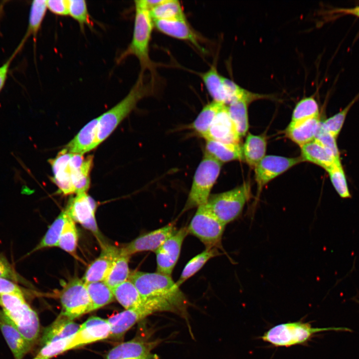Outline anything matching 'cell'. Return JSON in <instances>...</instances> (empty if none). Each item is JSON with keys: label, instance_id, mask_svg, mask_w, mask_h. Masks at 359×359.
<instances>
[{"label": "cell", "instance_id": "obj_52", "mask_svg": "<svg viewBox=\"0 0 359 359\" xmlns=\"http://www.w3.org/2000/svg\"><path fill=\"white\" fill-rule=\"evenodd\" d=\"M355 301H356V302H357L359 304V300H358L356 299Z\"/></svg>", "mask_w": 359, "mask_h": 359}, {"label": "cell", "instance_id": "obj_23", "mask_svg": "<svg viewBox=\"0 0 359 359\" xmlns=\"http://www.w3.org/2000/svg\"><path fill=\"white\" fill-rule=\"evenodd\" d=\"M80 325L73 320L60 314L56 320L43 332L41 344L67 338L73 336L78 330Z\"/></svg>", "mask_w": 359, "mask_h": 359}, {"label": "cell", "instance_id": "obj_20", "mask_svg": "<svg viewBox=\"0 0 359 359\" xmlns=\"http://www.w3.org/2000/svg\"><path fill=\"white\" fill-rule=\"evenodd\" d=\"M72 155L64 148L58 153L54 159L48 160L54 176L52 180L57 186L60 191L65 195L75 193L69 166V161Z\"/></svg>", "mask_w": 359, "mask_h": 359}, {"label": "cell", "instance_id": "obj_15", "mask_svg": "<svg viewBox=\"0 0 359 359\" xmlns=\"http://www.w3.org/2000/svg\"><path fill=\"white\" fill-rule=\"evenodd\" d=\"M110 326L107 319L92 316L80 325L73 336L67 351L109 337Z\"/></svg>", "mask_w": 359, "mask_h": 359}, {"label": "cell", "instance_id": "obj_46", "mask_svg": "<svg viewBox=\"0 0 359 359\" xmlns=\"http://www.w3.org/2000/svg\"><path fill=\"white\" fill-rule=\"evenodd\" d=\"M46 6L47 9L57 15H69V0H48Z\"/></svg>", "mask_w": 359, "mask_h": 359}, {"label": "cell", "instance_id": "obj_9", "mask_svg": "<svg viewBox=\"0 0 359 359\" xmlns=\"http://www.w3.org/2000/svg\"><path fill=\"white\" fill-rule=\"evenodd\" d=\"M61 314L72 320L92 312L91 304L85 283L75 277L63 288L60 294Z\"/></svg>", "mask_w": 359, "mask_h": 359}, {"label": "cell", "instance_id": "obj_22", "mask_svg": "<svg viewBox=\"0 0 359 359\" xmlns=\"http://www.w3.org/2000/svg\"><path fill=\"white\" fill-rule=\"evenodd\" d=\"M99 117L87 123L65 146L70 153L83 155L96 148Z\"/></svg>", "mask_w": 359, "mask_h": 359}, {"label": "cell", "instance_id": "obj_33", "mask_svg": "<svg viewBox=\"0 0 359 359\" xmlns=\"http://www.w3.org/2000/svg\"><path fill=\"white\" fill-rule=\"evenodd\" d=\"M223 105L214 101L206 104L192 123L191 128L203 138L217 113Z\"/></svg>", "mask_w": 359, "mask_h": 359}, {"label": "cell", "instance_id": "obj_26", "mask_svg": "<svg viewBox=\"0 0 359 359\" xmlns=\"http://www.w3.org/2000/svg\"><path fill=\"white\" fill-rule=\"evenodd\" d=\"M320 121L319 117L308 119L294 125H288L286 135L300 147L314 140Z\"/></svg>", "mask_w": 359, "mask_h": 359}, {"label": "cell", "instance_id": "obj_16", "mask_svg": "<svg viewBox=\"0 0 359 359\" xmlns=\"http://www.w3.org/2000/svg\"><path fill=\"white\" fill-rule=\"evenodd\" d=\"M160 339L150 341L136 337L121 343L109 351L105 359H131L150 357L156 355L151 351L160 343Z\"/></svg>", "mask_w": 359, "mask_h": 359}, {"label": "cell", "instance_id": "obj_5", "mask_svg": "<svg viewBox=\"0 0 359 359\" xmlns=\"http://www.w3.org/2000/svg\"><path fill=\"white\" fill-rule=\"evenodd\" d=\"M330 331L351 332L345 327L313 328L309 323L297 321L276 325L260 338L276 347H290L306 344L315 334Z\"/></svg>", "mask_w": 359, "mask_h": 359}, {"label": "cell", "instance_id": "obj_27", "mask_svg": "<svg viewBox=\"0 0 359 359\" xmlns=\"http://www.w3.org/2000/svg\"><path fill=\"white\" fill-rule=\"evenodd\" d=\"M267 142L263 135L249 133L242 147L244 160L251 168H254L265 156Z\"/></svg>", "mask_w": 359, "mask_h": 359}, {"label": "cell", "instance_id": "obj_34", "mask_svg": "<svg viewBox=\"0 0 359 359\" xmlns=\"http://www.w3.org/2000/svg\"><path fill=\"white\" fill-rule=\"evenodd\" d=\"M249 103L244 99H238L227 106L229 116L240 138L244 136L248 130V105Z\"/></svg>", "mask_w": 359, "mask_h": 359}, {"label": "cell", "instance_id": "obj_8", "mask_svg": "<svg viewBox=\"0 0 359 359\" xmlns=\"http://www.w3.org/2000/svg\"><path fill=\"white\" fill-rule=\"evenodd\" d=\"M225 226L205 204L197 207L187 229L188 233L198 238L206 248H218L221 247Z\"/></svg>", "mask_w": 359, "mask_h": 359}, {"label": "cell", "instance_id": "obj_13", "mask_svg": "<svg viewBox=\"0 0 359 359\" xmlns=\"http://www.w3.org/2000/svg\"><path fill=\"white\" fill-rule=\"evenodd\" d=\"M155 312L153 307L145 301L140 307L125 310L110 317L107 319L111 329L109 338L116 340L122 339L136 323Z\"/></svg>", "mask_w": 359, "mask_h": 359}, {"label": "cell", "instance_id": "obj_35", "mask_svg": "<svg viewBox=\"0 0 359 359\" xmlns=\"http://www.w3.org/2000/svg\"><path fill=\"white\" fill-rule=\"evenodd\" d=\"M220 253L217 248H205L201 253L191 259L184 267L176 283L180 286L186 280L196 273L211 258Z\"/></svg>", "mask_w": 359, "mask_h": 359}, {"label": "cell", "instance_id": "obj_18", "mask_svg": "<svg viewBox=\"0 0 359 359\" xmlns=\"http://www.w3.org/2000/svg\"><path fill=\"white\" fill-rule=\"evenodd\" d=\"M101 251L86 269L82 280L85 283L105 280L115 259L119 254L121 248L100 242Z\"/></svg>", "mask_w": 359, "mask_h": 359}, {"label": "cell", "instance_id": "obj_40", "mask_svg": "<svg viewBox=\"0 0 359 359\" xmlns=\"http://www.w3.org/2000/svg\"><path fill=\"white\" fill-rule=\"evenodd\" d=\"M331 181L340 196L343 198L351 197L346 176L341 162H338L326 170Z\"/></svg>", "mask_w": 359, "mask_h": 359}, {"label": "cell", "instance_id": "obj_39", "mask_svg": "<svg viewBox=\"0 0 359 359\" xmlns=\"http://www.w3.org/2000/svg\"><path fill=\"white\" fill-rule=\"evenodd\" d=\"M78 240L75 222L67 214L57 247L76 257Z\"/></svg>", "mask_w": 359, "mask_h": 359}, {"label": "cell", "instance_id": "obj_25", "mask_svg": "<svg viewBox=\"0 0 359 359\" xmlns=\"http://www.w3.org/2000/svg\"><path fill=\"white\" fill-rule=\"evenodd\" d=\"M204 153L221 163L235 160H244L242 147L239 144H228L207 140Z\"/></svg>", "mask_w": 359, "mask_h": 359}, {"label": "cell", "instance_id": "obj_41", "mask_svg": "<svg viewBox=\"0 0 359 359\" xmlns=\"http://www.w3.org/2000/svg\"><path fill=\"white\" fill-rule=\"evenodd\" d=\"M69 15L79 24L83 31L85 26L92 27V23L86 1L84 0H69Z\"/></svg>", "mask_w": 359, "mask_h": 359}, {"label": "cell", "instance_id": "obj_32", "mask_svg": "<svg viewBox=\"0 0 359 359\" xmlns=\"http://www.w3.org/2000/svg\"><path fill=\"white\" fill-rule=\"evenodd\" d=\"M46 0H35L31 4L28 26L25 34L20 43L23 45L29 37L32 36L35 39L47 11Z\"/></svg>", "mask_w": 359, "mask_h": 359}, {"label": "cell", "instance_id": "obj_37", "mask_svg": "<svg viewBox=\"0 0 359 359\" xmlns=\"http://www.w3.org/2000/svg\"><path fill=\"white\" fill-rule=\"evenodd\" d=\"M149 13L153 20L186 18L180 1L177 0H163Z\"/></svg>", "mask_w": 359, "mask_h": 359}, {"label": "cell", "instance_id": "obj_10", "mask_svg": "<svg viewBox=\"0 0 359 359\" xmlns=\"http://www.w3.org/2000/svg\"><path fill=\"white\" fill-rule=\"evenodd\" d=\"M96 204L86 192L76 194L70 198L65 209L69 216L75 222L92 232L101 241L95 218Z\"/></svg>", "mask_w": 359, "mask_h": 359}, {"label": "cell", "instance_id": "obj_42", "mask_svg": "<svg viewBox=\"0 0 359 359\" xmlns=\"http://www.w3.org/2000/svg\"><path fill=\"white\" fill-rule=\"evenodd\" d=\"M357 95L344 109L326 119L321 122L322 128L327 132L336 138L339 135L344 123L347 115L355 102L358 99Z\"/></svg>", "mask_w": 359, "mask_h": 359}, {"label": "cell", "instance_id": "obj_19", "mask_svg": "<svg viewBox=\"0 0 359 359\" xmlns=\"http://www.w3.org/2000/svg\"><path fill=\"white\" fill-rule=\"evenodd\" d=\"M154 26L160 32L169 36L185 40L203 50L200 38L188 24L186 18L171 20H153Z\"/></svg>", "mask_w": 359, "mask_h": 359}, {"label": "cell", "instance_id": "obj_50", "mask_svg": "<svg viewBox=\"0 0 359 359\" xmlns=\"http://www.w3.org/2000/svg\"><path fill=\"white\" fill-rule=\"evenodd\" d=\"M158 356L156 355L154 356L150 357H146V358H139V359H158Z\"/></svg>", "mask_w": 359, "mask_h": 359}, {"label": "cell", "instance_id": "obj_3", "mask_svg": "<svg viewBox=\"0 0 359 359\" xmlns=\"http://www.w3.org/2000/svg\"><path fill=\"white\" fill-rule=\"evenodd\" d=\"M153 21L149 11L135 6V15L132 40L127 48L119 56L120 63L129 56H134L139 60L141 71H150L152 79L155 80V64L150 59L149 45L151 39Z\"/></svg>", "mask_w": 359, "mask_h": 359}, {"label": "cell", "instance_id": "obj_36", "mask_svg": "<svg viewBox=\"0 0 359 359\" xmlns=\"http://www.w3.org/2000/svg\"><path fill=\"white\" fill-rule=\"evenodd\" d=\"M67 216V214L64 209L56 218L39 243L29 254L43 248L57 247Z\"/></svg>", "mask_w": 359, "mask_h": 359}, {"label": "cell", "instance_id": "obj_24", "mask_svg": "<svg viewBox=\"0 0 359 359\" xmlns=\"http://www.w3.org/2000/svg\"><path fill=\"white\" fill-rule=\"evenodd\" d=\"M301 158L303 161L315 164L326 170L340 162L330 150L315 140L301 147Z\"/></svg>", "mask_w": 359, "mask_h": 359}, {"label": "cell", "instance_id": "obj_21", "mask_svg": "<svg viewBox=\"0 0 359 359\" xmlns=\"http://www.w3.org/2000/svg\"><path fill=\"white\" fill-rule=\"evenodd\" d=\"M0 330L14 359H23L32 347L26 341L2 310H0Z\"/></svg>", "mask_w": 359, "mask_h": 359}, {"label": "cell", "instance_id": "obj_31", "mask_svg": "<svg viewBox=\"0 0 359 359\" xmlns=\"http://www.w3.org/2000/svg\"><path fill=\"white\" fill-rule=\"evenodd\" d=\"M91 304L92 312L114 300L112 289L103 281L85 284Z\"/></svg>", "mask_w": 359, "mask_h": 359}, {"label": "cell", "instance_id": "obj_43", "mask_svg": "<svg viewBox=\"0 0 359 359\" xmlns=\"http://www.w3.org/2000/svg\"><path fill=\"white\" fill-rule=\"evenodd\" d=\"M73 336L42 346L38 355L46 359H50L53 357L67 351Z\"/></svg>", "mask_w": 359, "mask_h": 359}, {"label": "cell", "instance_id": "obj_49", "mask_svg": "<svg viewBox=\"0 0 359 359\" xmlns=\"http://www.w3.org/2000/svg\"><path fill=\"white\" fill-rule=\"evenodd\" d=\"M339 12L359 17V6L352 8L340 9L339 10Z\"/></svg>", "mask_w": 359, "mask_h": 359}, {"label": "cell", "instance_id": "obj_51", "mask_svg": "<svg viewBox=\"0 0 359 359\" xmlns=\"http://www.w3.org/2000/svg\"><path fill=\"white\" fill-rule=\"evenodd\" d=\"M33 359H46L45 358H43L37 354V356L35 358H34Z\"/></svg>", "mask_w": 359, "mask_h": 359}, {"label": "cell", "instance_id": "obj_14", "mask_svg": "<svg viewBox=\"0 0 359 359\" xmlns=\"http://www.w3.org/2000/svg\"><path fill=\"white\" fill-rule=\"evenodd\" d=\"M175 223L141 235L121 248L122 251L131 256L143 251L155 252L169 238L178 230Z\"/></svg>", "mask_w": 359, "mask_h": 359}, {"label": "cell", "instance_id": "obj_45", "mask_svg": "<svg viewBox=\"0 0 359 359\" xmlns=\"http://www.w3.org/2000/svg\"><path fill=\"white\" fill-rule=\"evenodd\" d=\"M0 277L10 280L15 283H24V279L14 270L6 258L0 253Z\"/></svg>", "mask_w": 359, "mask_h": 359}, {"label": "cell", "instance_id": "obj_11", "mask_svg": "<svg viewBox=\"0 0 359 359\" xmlns=\"http://www.w3.org/2000/svg\"><path fill=\"white\" fill-rule=\"evenodd\" d=\"M303 161L301 157L287 158L274 155L265 156L255 167L258 194L270 181Z\"/></svg>", "mask_w": 359, "mask_h": 359}, {"label": "cell", "instance_id": "obj_4", "mask_svg": "<svg viewBox=\"0 0 359 359\" xmlns=\"http://www.w3.org/2000/svg\"><path fill=\"white\" fill-rule=\"evenodd\" d=\"M0 306L7 317L32 347L39 336L40 323L37 313L26 302L23 294L0 295Z\"/></svg>", "mask_w": 359, "mask_h": 359}, {"label": "cell", "instance_id": "obj_28", "mask_svg": "<svg viewBox=\"0 0 359 359\" xmlns=\"http://www.w3.org/2000/svg\"><path fill=\"white\" fill-rule=\"evenodd\" d=\"M115 299L125 310L136 309L144 304V300L134 284L129 279L112 289Z\"/></svg>", "mask_w": 359, "mask_h": 359}, {"label": "cell", "instance_id": "obj_7", "mask_svg": "<svg viewBox=\"0 0 359 359\" xmlns=\"http://www.w3.org/2000/svg\"><path fill=\"white\" fill-rule=\"evenodd\" d=\"M250 196V186L244 183L230 190L210 195L207 205L214 215L226 225L237 219Z\"/></svg>", "mask_w": 359, "mask_h": 359}, {"label": "cell", "instance_id": "obj_12", "mask_svg": "<svg viewBox=\"0 0 359 359\" xmlns=\"http://www.w3.org/2000/svg\"><path fill=\"white\" fill-rule=\"evenodd\" d=\"M188 233L187 227L181 228L155 252L156 272L171 276L180 257L182 243Z\"/></svg>", "mask_w": 359, "mask_h": 359}, {"label": "cell", "instance_id": "obj_29", "mask_svg": "<svg viewBox=\"0 0 359 359\" xmlns=\"http://www.w3.org/2000/svg\"><path fill=\"white\" fill-rule=\"evenodd\" d=\"M213 101L227 104V98L222 80L223 76L218 72L216 66H211L206 71L199 73Z\"/></svg>", "mask_w": 359, "mask_h": 359}, {"label": "cell", "instance_id": "obj_47", "mask_svg": "<svg viewBox=\"0 0 359 359\" xmlns=\"http://www.w3.org/2000/svg\"><path fill=\"white\" fill-rule=\"evenodd\" d=\"M8 294H23L21 289L15 282L0 277V296Z\"/></svg>", "mask_w": 359, "mask_h": 359}, {"label": "cell", "instance_id": "obj_44", "mask_svg": "<svg viewBox=\"0 0 359 359\" xmlns=\"http://www.w3.org/2000/svg\"><path fill=\"white\" fill-rule=\"evenodd\" d=\"M314 140L317 141L324 147L330 150L335 157L340 160V153L337 145L336 138L322 128L321 125V122L317 129Z\"/></svg>", "mask_w": 359, "mask_h": 359}, {"label": "cell", "instance_id": "obj_2", "mask_svg": "<svg viewBox=\"0 0 359 359\" xmlns=\"http://www.w3.org/2000/svg\"><path fill=\"white\" fill-rule=\"evenodd\" d=\"M154 82L151 79L149 82L145 83L144 73L140 72L128 94L115 106L98 117L96 147L112 134L141 100L152 94Z\"/></svg>", "mask_w": 359, "mask_h": 359}, {"label": "cell", "instance_id": "obj_1", "mask_svg": "<svg viewBox=\"0 0 359 359\" xmlns=\"http://www.w3.org/2000/svg\"><path fill=\"white\" fill-rule=\"evenodd\" d=\"M138 289L144 300L159 304L164 312H171L184 317L187 315L188 302L171 276L157 272L136 271L129 279Z\"/></svg>", "mask_w": 359, "mask_h": 359}, {"label": "cell", "instance_id": "obj_30", "mask_svg": "<svg viewBox=\"0 0 359 359\" xmlns=\"http://www.w3.org/2000/svg\"><path fill=\"white\" fill-rule=\"evenodd\" d=\"M131 256L124 253L121 248L105 280L112 289L128 280L131 272L129 263Z\"/></svg>", "mask_w": 359, "mask_h": 359}, {"label": "cell", "instance_id": "obj_48", "mask_svg": "<svg viewBox=\"0 0 359 359\" xmlns=\"http://www.w3.org/2000/svg\"><path fill=\"white\" fill-rule=\"evenodd\" d=\"M21 47L22 46L19 45L11 56L0 66V92L4 85L10 63Z\"/></svg>", "mask_w": 359, "mask_h": 359}, {"label": "cell", "instance_id": "obj_17", "mask_svg": "<svg viewBox=\"0 0 359 359\" xmlns=\"http://www.w3.org/2000/svg\"><path fill=\"white\" fill-rule=\"evenodd\" d=\"M203 138L206 141L239 144L241 138L229 116L226 105H223L217 113Z\"/></svg>", "mask_w": 359, "mask_h": 359}, {"label": "cell", "instance_id": "obj_6", "mask_svg": "<svg viewBox=\"0 0 359 359\" xmlns=\"http://www.w3.org/2000/svg\"><path fill=\"white\" fill-rule=\"evenodd\" d=\"M222 164L204 153L195 172L191 188L182 212L206 204L220 172Z\"/></svg>", "mask_w": 359, "mask_h": 359}, {"label": "cell", "instance_id": "obj_38", "mask_svg": "<svg viewBox=\"0 0 359 359\" xmlns=\"http://www.w3.org/2000/svg\"><path fill=\"white\" fill-rule=\"evenodd\" d=\"M319 117V106L312 97L301 100L295 106L289 125H294L308 119Z\"/></svg>", "mask_w": 359, "mask_h": 359}]
</instances>
